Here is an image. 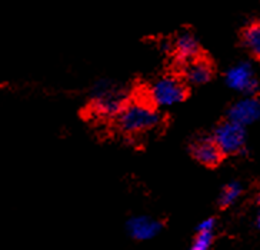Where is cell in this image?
Wrapping results in <instances>:
<instances>
[{
	"label": "cell",
	"mask_w": 260,
	"mask_h": 250,
	"mask_svg": "<svg viewBox=\"0 0 260 250\" xmlns=\"http://www.w3.org/2000/svg\"><path fill=\"white\" fill-rule=\"evenodd\" d=\"M116 117L119 128L126 135L145 133L160 123L159 110L145 102H126Z\"/></svg>",
	"instance_id": "6da1fadb"
},
{
	"label": "cell",
	"mask_w": 260,
	"mask_h": 250,
	"mask_svg": "<svg viewBox=\"0 0 260 250\" xmlns=\"http://www.w3.org/2000/svg\"><path fill=\"white\" fill-rule=\"evenodd\" d=\"M126 105L124 91L116 84L102 80L93 87V110L103 117H116Z\"/></svg>",
	"instance_id": "7a4b0ae2"
},
{
	"label": "cell",
	"mask_w": 260,
	"mask_h": 250,
	"mask_svg": "<svg viewBox=\"0 0 260 250\" xmlns=\"http://www.w3.org/2000/svg\"><path fill=\"white\" fill-rule=\"evenodd\" d=\"M187 90L183 80L175 76H163L154 80L149 89L150 105L156 109L173 107L186 99Z\"/></svg>",
	"instance_id": "3957f363"
},
{
	"label": "cell",
	"mask_w": 260,
	"mask_h": 250,
	"mask_svg": "<svg viewBox=\"0 0 260 250\" xmlns=\"http://www.w3.org/2000/svg\"><path fill=\"white\" fill-rule=\"evenodd\" d=\"M212 139L222 156L237 154L243 152L246 146V128L226 120L216 128Z\"/></svg>",
	"instance_id": "277c9868"
},
{
	"label": "cell",
	"mask_w": 260,
	"mask_h": 250,
	"mask_svg": "<svg viewBox=\"0 0 260 250\" xmlns=\"http://www.w3.org/2000/svg\"><path fill=\"white\" fill-rule=\"evenodd\" d=\"M224 82L229 89L243 93L245 96H254L259 89L257 77L250 61H239L233 65L226 72Z\"/></svg>",
	"instance_id": "5b68a950"
},
{
	"label": "cell",
	"mask_w": 260,
	"mask_h": 250,
	"mask_svg": "<svg viewBox=\"0 0 260 250\" xmlns=\"http://www.w3.org/2000/svg\"><path fill=\"white\" fill-rule=\"evenodd\" d=\"M260 105L254 96H245L235 102L228 110V120L247 128L259 119Z\"/></svg>",
	"instance_id": "8992f818"
},
{
	"label": "cell",
	"mask_w": 260,
	"mask_h": 250,
	"mask_svg": "<svg viewBox=\"0 0 260 250\" xmlns=\"http://www.w3.org/2000/svg\"><path fill=\"white\" fill-rule=\"evenodd\" d=\"M190 153L193 159L207 167L217 166L223 158L220 150L214 144L213 139L207 136L196 139L190 146Z\"/></svg>",
	"instance_id": "52a82bcc"
},
{
	"label": "cell",
	"mask_w": 260,
	"mask_h": 250,
	"mask_svg": "<svg viewBox=\"0 0 260 250\" xmlns=\"http://www.w3.org/2000/svg\"><path fill=\"white\" fill-rule=\"evenodd\" d=\"M126 228L133 239L145 242V240L153 239L160 233L161 223L159 220L149 217V216H135L129 219Z\"/></svg>",
	"instance_id": "ba28073f"
},
{
	"label": "cell",
	"mask_w": 260,
	"mask_h": 250,
	"mask_svg": "<svg viewBox=\"0 0 260 250\" xmlns=\"http://www.w3.org/2000/svg\"><path fill=\"white\" fill-rule=\"evenodd\" d=\"M213 76L212 65L202 57H196L190 61H186L183 66V79L191 86H202L210 82Z\"/></svg>",
	"instance_id": "9c48e42d"
},
{
	"label": "cell",
	"mask_w": 260,
	"mask_h": 250,
	"mask_svg": "<svg viewBox=\"0 0 260 250\" xmlns=\"http://www.w3.org/2000/svg\"><path fill=\"white\" fill-rule=\"evenodd\" d=\"M173 47H175V53H176L177 59L183 63L199 57L200 54L199 40L196 39L193 33H189V32L180 33L175 40Z\"/></svg>",
	"instance_id": "30bf717a"
},
{
	"label": "cell",
	"mask_w": 260,
	"mask_h": 250,
	"mask_svg": "<svg viewBox=\"0 0 260 250\" xmlns=\"http://www.w3.org/2000/svg\"><path fill=\"white\" fill-rule=\"evenodd\" d=\"M214 222L213 217L205 219L199 226H198V233L193 240L190 250H210L212 242H213V230H214Z\"/></svg>",
	"instance_id": "8fae6325"
},
{
	"label": "cell",
	"mask_w": 260,
	"mask_h": 250,
	"mask_svg": "<svg viewBox=\"0 0 260 250\" xmlns=\"http://www.w3.org/2000/svg\"><path fill=\"white\" fill-rule=\"evenodd\" d=\"M242 43L252 53L253 57H259L260 54V26L254 22L249 24L242 33Z\"/></svg>",
	"instance_id": "7c38bea8"
},
{
	"label": "cell",
	"mask_w": 260,
	"mask_h": 250,
	"mask_svg": "<svg viewBox=\"0 0 260 250\" xmlns=\"http://www.w3.org/2000/svg\"><path fill=\"white\" fill-rule=\"evenodd\" d=\"M243 188L239 182H229L219 195V205L222 207H229L233 203H236L237 199L242 196Z\"/></svg>",
	"instance_id": "4fadbf2b"
}]
</instances>
